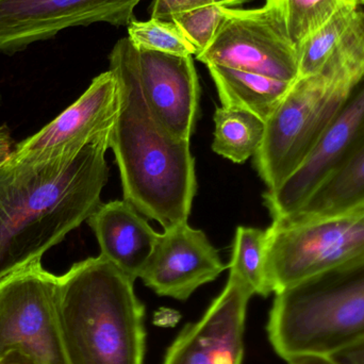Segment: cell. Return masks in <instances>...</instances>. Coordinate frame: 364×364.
<instances>
[{"label":"cell","instance_id":"9c48e42d","mask_svg":"<svg viewBox=\"0 0 364 364\" xmlns=\"http://www.w3.org/2000/svg\"><path fill=\"white\" fill-rule=\"evenodd\" d=\"M112 51L132 70L158 126L175 140L190 142L200 96L193 58L136 48L127 36L117 41Z\"/></svg>","mask_w":364,"mask_h":364},{"label":"cell","instance_id":"484cf974","mask_svg":"<svg viewBox=\"0 0 364 364\" xmlns=\"http://www.w3.org/2000/svg\"><path fill=\"white\" fill-rule=\"evenodd\" d=\"M337 364H364V342L331 356Z\"/></svg>","mask_w":364,"mask_h":364},{"label":"cell","instance_id":"d4e9b609","mask_svg":"<svg viewBox=\"0 0 364 364\" xmlns=\"http://www.w3.org/2000/svg\"><path fill=\"white\" fill-rule=\"evenodd\" d=\"M0 364H46L41 360L36 355L21 350V348H13L6 354L0 357Z\"/></svg>","mask_w":364,"mask_h":364},{"label":"cell","instance_id":"277c9868","mask_svg":"<svg viewBox=\"0 0 364 364\" xmlns=\"http://www.w3.org/2000/svg\"><path fill=\"white\" fill-rule=\"evenodd\" d=\"M364 78V17L316 74L297 78L265 122L255 168L267 190L279 186L311 155L353 90Z\"/></svg>","mask_w":364,"mask_h":364},{"label":"cell","instance_id":"ac0fdd59","mask_svg":"<svg viewBox=\"0 0 364 364\" xmlns=\"http://www.w3.org/2000/svg\"><path fill=\"white\" fill-rule=\"evenodd\" d=\"M364 201V143L329 175L294 213L325 214Z\"/></svg>","mask_w":364,"mask_h":364},{"label":"cell","instance_id":"2e32d148","mask_svg":"<svg viewBox=\"0 0 364 364\" xmlns=\"http://www.w3.org/2000/svg\"><path fill=\"white\" fill-rule=\"evenodd\" d=\"M223 107L241 109L267 122L293 83L223 66H207Z\"/></svg>","mask_w":364,"mask_h":364},{"label":"cell","instance_id":"83f0119b","mask_svg":"<svg viewBox=\"0 0 364 364\" xmlns=\"http://www.w3.org/2000/svg\"><path fill=\"white\" fill-rule=\"evenodd\" d=\"M288 364H337L331 357L299 356L287 361Z\"/></svg>","mask_w":364,"mask_h":364},{"label":"cell","instance_id":"3957f363","mask_svg":"<svg viewBox=\"0 0 364 364\" xmlns=\"http://www.w3.org/2000/svg\"><path fill=\"white\" fill-rule=\"evenodd\" d=\"M134 284L100 255L59 276V324L68 364H143L145 309Z\"/></svg>","mask_w":364,"mask_h":364},{"label":"cell","instance_id":"4dcf8cb0","mask_svg":"<svg viewBox=\"0 0 364 364\" xmlns=\"http://www.w3.org/2000/svg\"><path fill=\"white\" fill-rule=\"evenodd\" d=\"M1 100H2L1 94H0V105H1Z\"/></svg>","mask_w":364,"mask_h":364},{"label":"cell","instance_id":"4fadbf2b","mask_svg":"<svg viewBox=\"0 0 364 364\" xmlns=\"http://www.w3.org/2000/svg\"><path fill=\"white\" fill-rule=\"evenodd\" d=\"M254 294L239 277L228 282L201 318L186 325L162 364H242L248 303Z\"/></svg>","mask_w":364,"mask_h":364},{"label":"cell","instance_id":"5bb4252c","mask_svg":"<svg viewBox=\"0 0 364 364\" xmlns=\"http://www.w3.org/2000/svg\"><path fill=\"white\" fill-rule=\"evenodd\" d=\"M227 269L203 230L186 223L158 235L141 279L160 296L186 301L197 289Z\"/></svg>","mask_w":364,"mask_h":364},{"label":"cell","instance_id":"6da1fadb","mask_svg":"<svg viewBox=\"0 0 364 364\" xmlns=\"http://www.w3.org/2000/svg\"><path fill=\"white\" fill-rule=\"evenodd\" d=\"M109 139L65 161L0 168V280L42 260L102 205Z\"/></svg>","mask_w":364,"mask_h":364},{"label":"cell","instance_id":"cb8c5ba5","mask_svg":"<svg viewBox=\"0 0 364 364\" xmlns=\"http://www.w3.org/2000/svg\"><path fill=\"white\" fill-rule=\"evenodd\" d=\"M213 4V0H151L149 11L151 18L173 21L175 17Z\"/></svg>","mask_w":364,"mask_h":364},{"label":"cell","instance_id":"ffe728a7","mask_svg":"<svg viewBox=\"0 0 364 364\" xmlns=\"http://www.w3.org/2000/svg\"><path fill=\"white\" fill-rule=\"evenodd\" d=\"M361 11L343 9L299 45V78L316 74L325 65L360 16Z\"/></svg>","mask_w":364,"mask_h":364},{"label":"cell","instance_id":"ba28073f","mask_svg":"<svg viewBox=\"0 0 364 364\" xmlns=\"http://www.w3.org/2000/svg\"><path fill=\"white\" fill-rule=\"evenodd\" d=\"M13 348L68 364L59 324V276L31 263L0 280V357Z\"/></svg>","mask_w":364,"mask_h":364},{"label":"cell","instance_id":"7402d4cb","mask_svg":"<svg viewBox=\"0 0 364 364\" xmlns=\"http://www.w3.org/2000/svg\"><path fill=\"white\" fill-rule=\"evenodd\" d=\"M127 27V38L136 48L177 57L196 55V49L188 42L174 21L132 19Z\"/></svg>","mask_w":364,"mask_h":364},{"label":"cell","instance_id":"603a6c76","mask_svg":"<svg viewBox=\"0 0 364 364\" xmlns=\"http://www.w3.org/2000/svg\"><path fill=\"white\" fill-rule=\"evenodd\" d=\"M223 10V6L212 4L188 11L173 19L188 42L196 49V55L203 53L213 40L224 17Z\"/></svg>","mask_w":364,"mask_h":364},{"label":"cell","instance_id":"52a82bcc","mask_svg":"<svg viewBox=\"0 0 364 364\" xmlns=\"http://www.w3.org/2000/svg\"><path fill=\"white\" fill-rule=\"evenodd\" d=\"M223 12L213 40L196 55L198 61L288 82L297 80L299 51L277 0H267L260 8H224Z\"/></svg>","mask_w":364,"mask_h":364},{"label":"cell","instance_id":"e0dca14e","mask_svg":"<svg viewBox=\"0 0 364 364\" xmlns=\"http://www.w3.org/2000/svg\"><path fill=\"white\" fill-rule=\"evenodd\" d=\"M214 153L235 164L255 157L262 145L265 122L241 109L220 107L214 113Z\"/></svg>","mask_w":364,"mask_h":364},{"label":"cell","instance_id":"f1b7e54d","mask_svg":"<svg viewBox=\"0 0 364 364\" xmlns=\"http://www.w3.org/2000/svg\"><path fill=\"white\" fill-rule=\"evenodd\" d=\"M250 1L252 0H213V4L223 6V8H233V6L247 4Z\"/></svg>","mask_w":364,"mask_h":364},{"label":"cell","instance_id":"9a60e30c","mask_svg":"<svg viewBox=\"0 0 364 364\" xmlns=\"http://www.w3.org/2000/svg\"><path fill=\"white\" fill-rule=\"evenodd\" d=\"M100 247V256L110 261L130 279L141 277L159 233L127 200L102 203L87 220Z\"/></svg>","mask_w":364,"mask_h":364},{"label":"cell","instance_id":"30bf717a","mask_svg":"<svg viewBox=\"0 0 364 364\" xmlns=\"http://www.w3.org/2000/svg\"><path fill=\"white\" fill-rule=\"evenodd\" d=\"M119 106L117 78L107 70L48 125L15 145L9 161L36 164L73 159L85 146L110 134Z\"/></svg>","mask_w":364,"mask_h":364},{"label":"cell","instance_id":"f546056e","mask_svg":"<svg viewBox=\"0 0 364 364\" xmlns=\"http://www.w3.org/2000/svg\"><path fill=\"white\" fill-rule=\"evenodd\" d=\"M359 2H360L361 6H364V0H359Z\"/></svg>","mask_w":364,"mask_h":364},{"label":"cell","instance_id":"8992f818","mask_svg":"<svg viewBox=\"0 0 364 364\" xmlns=\"http://www.w3.org/2000/svg\"><path fill=\"white\" fill-rule=\"evenodd\" d=\"M267 231V278L277 293L364 258V201L331 213L289 214Z\"/></svg>","mask_w":364,"mask_h":364},{"label":"cell","instance_id":"d6986e66","mask_svg":"<svg viewBox=\"0 0 364 364\" xmlns=\"http://www.w3.org/2000/svg\"><path fill=\"white\" fill-rule=\"evenodd\" d=\"M267 231L239 226L235 231L229 271L245 282L254 294L273 293L267 274Z\"/></svg>","mask_w":364,"mask_h":364},{"label":"cell","instance_id":"5b68a950","mask_svg":"<svg viewBox=\"0 0 364 364\" xmlns=\"http://www.w3.org/2000/svg\"><path fill=\"white\" fill-rule=\"evenodd\" d=\"M269 342L284 360L331 357L364 342V258L275 293Z\"/></svg>","mask_w":364,"mask_h":364},{"label":"cell","instance_id":"8fae6325","mask_svg":"<svg viewBox=\"0 0 364 364\" xmlns=\"http://www.w3.org/2000/svg\"><path fill=\"white\" fill-rule=\"evenodd\" d=\"M143 0H0V53L14 55L73 27L128 26Z\"/></svg>","mask_w":364,"mask_h":364},{"label":"cell","instance_id":"7a4b0ae2","mask_svg":"<svg viewBox=\"0 0 364 364\" xmlns=\"http://www.w3.org/2000/svg\"><path fill=\"white\" fill-rule=\"evenodd\" d=\"M109 70L119 87V112L110 132L124 199L164 230L186 223L197 190L190 142L166 134L151 117L127 64L114 51Z\"/></svg>","mask_w":364,"mask_h":364},{"label":"cell","instance_id":"7c38bea8","mask_svg":"<svg viewBox=\"0 0 364 364\" xmlns=\"http://www.w3.org/2000/svg\"><path fill=\"white\" fill-rule=\"evenodd\" d=\"M364 143V78L353 90L316 149L286 181L263 194L272 218L296 212Z\"/></svg>","mask_w":364,"mask_h":364},{"label":"cell","instance_id":"4316f807","mask_svg":"<svg viewBox=\"0 0 364 364\" xmlns=\"http://www.w3.org/2000/svg\"><path fill=\"white\" fill-rule=\"evenodd\" d=\"M14 147V142L8 126H0V168L10 160Z\"/></svg>","mask_w":364,"mask_h":364},{"label":"cell","instance_id":"44dd1931","mask_svg":"<svg viewBox=\"0 0 364 364\" xmlns=\"http://www.w3.org/2000/svg\"><path fill=\"white\" fill-rule=\"evenodd\" d=\"M291 40L299 45L343 9H360L359 0H277Z\"/></svg>","mask_w":364,"mask_h":364}]
</instances>
